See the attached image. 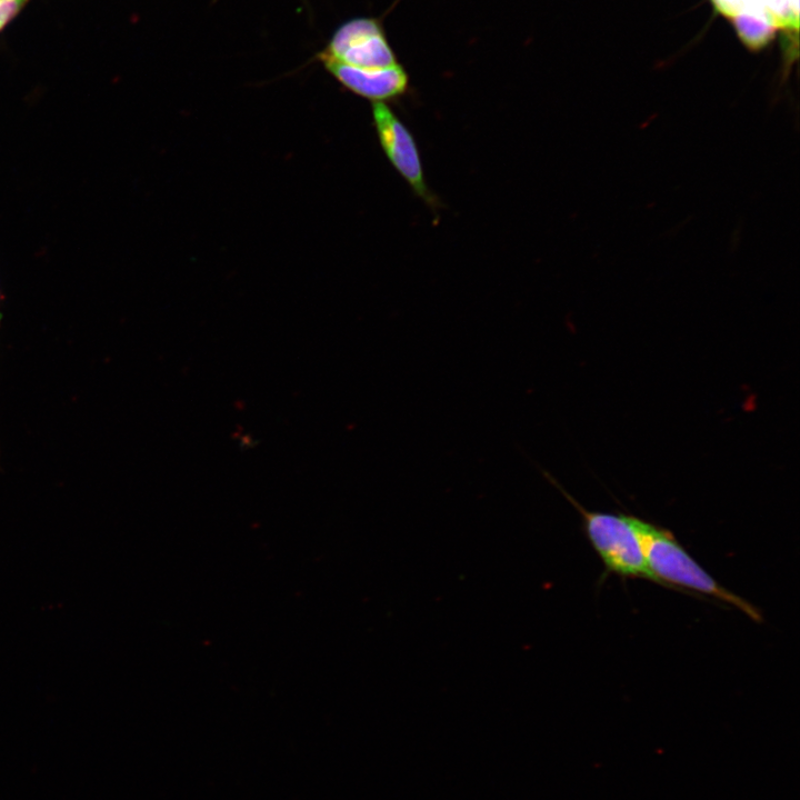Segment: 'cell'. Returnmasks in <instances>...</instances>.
Masks as SVG:
<instances>
[{
    "label": "cell",
    "mask_w": 800,
    "mask_h": 800,
    "mask_svg": "<svg viewBox=\"0 0 800 800\" xmlns=\"http://www.w3.org/2000/svg\"><path fill=\"white\" fill-rule=\"evenodd\" d=\"M636 523L647 564L657 583L708 594L738 608L756 621L762 620L756 607L720 586L669 530L640 518H637Z\"/></svg>",
    "instance_id": "6da1fadb"
},
{
    "label": "cell",
    "mask_w": 800,
    "mask_h": 800,
    "mask_svg": "<svg viewBox=\"0 0 800 800\" xmlns=\"http://www.w3.org/2000/svg\"><path fill=\"white\" fill-rule=\"evenodd\" d=\"M546 480L556 487L582 519L586 536L607 571L624 578L657 582L651 573L637 530V517L590 511L581 506L546 469L538 467Z\"/></svg>",
    "instance_id": "7a4b0ae2"
},
{
    "label": "cell",
    "mask_w": 800,
    "mask_h": 800,
    "mask_svg": "<svg viewBox=\"0 0 800 800\" xmlns=\"http://www.w3.org/2000/svg\"><path fill=\"white\" fill-rule=\"evenodd\" d=\"M318 58L368 69L399 63L381 17H356L344 21Z\"/></svg>",
    "instance_id": "3957f363"
},
{
    "label": "cell",
    "mask_w": 800,
    "mask_h": 800,
    "mask_svg": "<svg viewBox=\"0 0 800 800\" xmlns=\"http://www.w3.org/2000/svg\"><path fill=\"white\" fill-rule=\"evenodd\" d=\"M372 116L380 144L391 164L419 197L432 202L433 197L424 182L419 151L410 131L384 102H373Z\"/></svg>",
    "instance_id": "277c9868"
},
{
    "label": "cell",
    "mask_w": 800,
    "mask_h": 800,
    "mask_svg": "<svg viewBox=\"0 0 800 800\" xmlns=\"http://www.w3.org/2000/svg\"><path fill=\"white\" fill-rule=\"evenodd\" d=\"M326 69L348 90L373 102H383L403 96L409 88V76L403 66L358 68L330 59H319Z\"/></svg>",
    "instance_id": "5b68a950"
},
{
    "label": "cell",
    "mask_w": 800,
    "mask_h": 800,
    "mask_svg": "<svg viewBox=\"0 0 800 800\" xmlns=\"http://www.w3.org/2000/svg\"><path fill=\"white\" fill-rule=\"evenodd\" d=\"M714 8L731 18L739 12H764L782 29L784 38H797L799 29V0H711Z\"/></svg>",
    "instance_id": "8992f818"
},
{
    "label": "cell",
    "mask_w": 800,
    "mask_h": 800,
    "mask_svg": "<svg viewBox=\"0 0 800 800\" xmlns=\"http://www.w3.org/2000/svg\"><path fill=\"white\" fill-rule=\"evenodd\" d=\"M738 37L751 50H760L774 37L778 26L764 12H739L730 18Z\"/></svg>",
    "instance_id": "52a82bcc"
},
{
    "label": "cell",
    "mask_w": 800,
    "mask_h": 800,
    "mask_svg": "<svg viewBox=\"0 0 800 800\" xmlns=\"http://www.w3.org/2000/svg\"><path fill=\"white\" fill-rule=\"evenodd\" d=\"M26 0H0V23L3 26L19 11Z\"/></svg>",
    "instance_id": "ba28073f"
},
{
    "label": "cell",
    "mask_w": 800,
    "mask_h": 800,
    "mask_svg": "<svg viewBox=\"0 0 800 800\" xmlns=\"http://www.w3.org/2000/svg\"><path fill=\"white\" fill-rule=\"evenodd\" d=\"M2 28V24L0 23V29Z\"/></svg>",
    "instance_id": "9c48e42d"
}]
</instances>
